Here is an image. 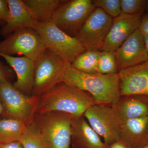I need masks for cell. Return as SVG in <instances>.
Listing matches in <instances>:
<instances>
[{
  "mask_svg": "<svg viewBox=\"0 0 148 148\" xmlns=\"http://www.w3.org/2000/svg\"><path fill=\"white\" fill-rule=\"evenodd\" d=\"M98 73L102 74L118 73L114 52H100L98 61Z\"/></svg>",
  "mask_w": 148,
  "mask_h": 148,
  "instance_id": "cell-23",
  "label": "cell"
},
{
  "mask_svg": "<svg viewBox=\"0 0 148 148\" xmlns=\"http://www.w3.org/2000/svg\"><path fill=\"white\" fill-rule=\"evenodd\" d=\"M138 29L144 36H148V13L142 15Z\"/></svg>",
  "mask_w": 148,
  "mask_h": 148,
  "instance_id": "cell-28",
  "label": "cell"
},
{
  "mask_svg": "<svg viewBox=\"0 0 148 148\" xmlns=\"http://www.w3.org/2000/svg\"><path fill=\"white\" fill-rule=\"evenodd\" d=\"M84 116L108 145L121 139L122 121L112 106L95 104L86 110Z\"/></svg>",
  "mask_w": 148,
  "mask_h": 148,
  "instance_id": "cell-9",
  "label": "cell"
},
{
  "mask_svg": "<svg viewBox=\"0 0 148 148\" xmlns=\"http://www.w3.org/2000/svg\"><path fill=\"white\" fill-rule=\"evenodd\" d=\"M142 16L138 14L121 13L113 18L101 51L114 52L133 32L138 29Z\"/></svg>",
  "mask_w": 148,
  "mask_h": 148,
  "instance_id": "cell-12",
  "label": "cell"
},
{
  "mask_svg": "<svg viewBox=\"0 0 148 148\" xmlns=\"http://www.w3.org/2000/svg\"><path fill=\"white\" fill-rule=\"evenodd\" d=\"M18 142L24 148H48L32 122L27 125Z\"/></svg>",
  "mask_w": 148,
  "mask_h": 148,
  "instance_id": "cell-22",
  "label": "cell"
},
{
  "mask_svg": "<svg viewBox=\"0 0 148 148\" xmlns=\"http://www.w3.org/2000/svg\"><path fill=\"white\" fill-rule=\"evenodd\" d=\"M38 23L51 21L57 9L66 0H23Z\"/></svg>",
  "mask_w": 148,
  "mask_h": 148,
  "instance_id": "cell-19",
  "label": "cell"
},
{
  "mask_svg": "<svg viewBox=\"0 0 148 148\" xmlns=\"http://www.w3.org/2000/svg\"><path fill=\"white\" fill-rule=\"evenodd\" d=\"M113 20L102 9L96 8L75 38L86 51H101Z\"/></svg>",
  "mask_w": 148,
  "mask_h": 148,
  "instance_id": "cell-10",
  "label": "cell"
},
{
  "mask_svg": "<svg viewBox=\"0 0 148 148\" xmlns=\"http://www.w3.org/2000/svg\"><path fill=\"white\" fill-rule=\"evenodd\" d=\"M35 63L32 95L38 97L62 82L68 63L47 49L43 51Z\"/></svg>",
  "mask_w": 148,
  "mask_h": 148,
  "instance_id": "cell-6",
  "label": "cell"
},
{
  "mask_svg": "<svg viewBox=\"0 0 148 148\" xmlns=\"http://www.w3.org/2000/svg\"><path fill=\"white\" fill-rule=\"evenodd\" d=\"M38 97L25 95L7 80H0V100L2 104L3 118L18 120L27 125L36 114Z\"/></svg>",
  "mask_w": 148,
  "mask_h": 148,
  "instance_id": "cell-4",
  "label": "cell"
},
{
  "mask_svg": "<svg viewBox=\"0 0 148 148\" xmlns=\"http://www.w3.org/2000/svg\"><path fill=\"white\" fill-rule=\"evenodd\" d=\"M120 95H148V61L120 71Z\"/></svg>",
  "mask_w": 148,
  "mask_h": 148,
  "instance_id": "cell-13",
  "label": "cell"
},
{
  "mask_svg": "<svg viewBox=\"0 0 148 148\" xmlns=\"http://www.w3.org/2000/svg\"><path fill=\"white\" fill-rule=\"evenodd\" d=\"M27 126L18 120L10 118L0 119V144L19 141Z\"/></svg>",
  "mask_w": 148,
  "mask_h": 148,
  "instance_id": "cell-20",
  "label": "cell"
},
{
  "mask_svg": "<svg viewBox=\"0 0 148 148\" xmlns=\"http://www.w3.org/2000/svg\"><path fill=\"white\" fill-rule=\"evenodd\" d=\"M121 139L132 148H143L148 145V117L122 122Z\"/></svg>",
  "mask_w": 148,
  "mask_h": 148,
  "instance_id": "cell-18",
  "label": "cell"
},
{
  "mask_svg": "<svg viewBox=\"0 0 148 148\" xmlns=\"http://www.w3.org/2000/svg\"><path fill=\"white\" fill-rule=\"evenodd\" d=\"M118 72L148 61L144 36L137 29L114 51Z\"/></svg>",
  "mask_w": 148,
  "mask_h": 148,
  "instance_id": "cell-11",
  "label": "cell"
},
{
  "mask_svg": "<svg viewBox=\"0 0 148 148\" xmlns=\"http://www.w3.org/2000/svg\"><path fill=\"white\" fill-rule=\"evenodd\" d=\"M112 106L122 122L134 119L148 117V95H120Z\"/></svg>",
  "mask_w": 148,
  "mask_h": 148,
  "instance_id": "cell-17",
  "label": "cell"
},
{
  "mask_svg": "<svg viewBox=\"0 0 148 148\" xmlns=\"http://www.w3.org/2000/svg\"><path fill=\"white\" fill-rule=\"evenodd\" d=\"M143 148H148V145L145 146V147H143Z\"/></svg>",
  "mask_w": 148,
  "mask_h": 148,
  "instance_id": "cell-35",
  "label": "cell"
},
{
  "mask_svg": "<svg viewBox=\"0 0 148 148\" xmlns=\"http://www.w3.org/2000/svg\"><path fill=\"white\" fill-rule=\"evenodd\" d=\"M15 72L16 80L14 83L15 88L26 95H32L34 86L35 61L25 57H14L0 53Z\"/></svg>",
  "mask_w": 148,
  "mask_h": 148,
  "instance_id": "cell-15",
  "label": "cell"
},
{
  "mask_svg": "<svg viewBox=\"0 0 148 148\" xmlns=\"http://www.w3.org/2000/svg\"><path fill=\"white\" fill-rule=\"evenodd\" d=\"M9 14L8 2L7 0H0V21L6 23Z\"/></svg>",
  "mask_w": 148,
  "mask_h": 148,
  "instance_id": "cell-27",
  "label": "cell"
},
{
  "mask_svg": "<svg viewBox=\"0 0 148 148\" xmlns=\"http://www.w3.org/2000/svg\"><path fill=\"white\" fill-rule=\"evenodd\" d=\"M7 1L9 14L7 21L0 30V34L6 37L24 28L35 29L38 23L23 0Z\"/></svg>",
  "mask_w": 148,
  "mask_h": 148,
  "instance_id": "cell-14",
  "label": "cell"
},
{
  "mask_svg": "<svg viewBox=\"0 0 148 148\" xmlns=\"http://www.w3.org/2000/svg\"><path fill=\"white\" fill-rule=\"evenodd\" d=\"M92 2L96 8L101 9L113 18L122 13L120 0H93Z\"/></svg>",
  "mask_w": 148,
  "mask_h": 148,
  "instance_id": "cell-25",
  "label": "cell"
},
{
  "mask_svg": "<svg viewBox=\"0 0 148 148\" xmlns=\"http://www.w3.org/2000/svg\"><path fill=\"white\" fill-rule=\"evenodd\" d=\"M144 40H145L146 50L148 54V36H144Z\"/></svg>",
  "mask_w": 148,
  "mask_h": 148,
  "instance_id": "cell-31",
  "label": "cell"
},
{
  "mask_svg": "<svg viewBox=\"0 0 148 148\" xmlns=\"http://www.w3.org/2000/svg\"><path fill=\"white\" fill-rule=\"evenodd\" d=\"M62 82L89 93L96 104L112 106L120 96L118 73H87L67 64Z\"/></svg>",
  "mask_w": 148,
  "mask_h": 148,
  "instance_id": "cell-1",
  "label": "cell"
},
{
  "mask_svg": "<svg viewBox=\"0 0 148 148\" xmlns=\"http://www.w3.org/2000/svg\"><path fill=\"white\" fill-rule=\"evenodd\" d=\"M95 8L92 0H66L57 9L51 21L75 38Z\"/></svg>",
  "mask_w": 148,
  "mask_h": 148,
  "instance_id": "cell-7",
  "label": "cell"
},
{
  "mask_svg": "<svg viewBox=\"0 0 148 148\" xmlns=\"http://www.w3.org/2000/svg\"><path fill=\"white\" fill-rule=\"evenodd\" d=\"M109 148H132L129 144L122 139L115 142L113 144L110 146Z\"/></svg>",
  "mask_w": 148,
  "mask_h": 148,
  "instance_id": "cell-29",
  "label": "cell"
},
{
  "mask_svg": "<svg viewBox=\"0 0 148 148\" xmlns=\"http://www.w3.org/2000/svg\"><path fill=\"white\" fill-rule=\"evenodd\" d=\"M3 111V108L2 104L1 102V100H0V116H1L2 114Z\"/></svg>",
  "mask_w": 148,
  "mask_h": 148,
  "instance_id": "cell-32",
  "label": "cell"
},
{
  "mask_svg": "<svg viewBox=\"0 0 148 148\" xmlns=\"http://www.w3.org/2000/svg\"><path fill=\"white\" fill-rule=\"evenodd\" d=\"M41 37L46 48L71 64L79 55L86 51L75 38L63 32L51 21L38 23L35 28Z\"/></svg>",
  "mask_w": 148,
  "mask_h": 148,
  "instance_id": "cell-5",
  "label": "cell"
},
{
  "mask_svg": "<svg viewBox=\"0 0 148 148\" xmlns=\"http://www.w3.org/2000/svg\"><path fill=\"white\" fill-rule=\"evenodd\" d=\"M100 52L86 51L77 57L71 65L80 71L87 73H97Z\"/></svg>",
  "mask_w": 148,
  "mask_h": 148,
  "instance_id": "cell-21",
  "label": "cell"
},
{
  "mask_svg": "<svg viewBox=\"0 0 148 148\" xmlns=\"http://www.w3.org/2000/svg\"><path fill=\"white\" fill-rule=\"evenodd\" d=\"M13 75V70L0 60V80H7L10 82Z\"/></svg>",
  "mask_w": 148,
  "mask_h": 148,
  "instance_id": "cell-26",
  "label": "cell"
},
{
  "mask_svg": "<svg viewBox=\"0 0 148 148\" xmlns=\"http://www.w3.org/2000/svg\"><path fill=\"white\" fill-rule=\"evenodd\" d=\"M96 104L89 93L61 82L38 97L36 113L59 112L77 117Z\"/></svg>",
  "mask_w": 148,
  "mask_h": 148,
  "instance_id": "cell-2",
  "label": "cell"
},
{
  "mask_svg": "<svg viewBox=\"0 0 148 148\" xmlns=\"http://www.w3.org/2000/svg\"><path fill=\"white\" fill-rule=\"evenodd\" d=\"M147 12V13H148V1L147 5V7H146L145 12Z\"/></svg>",
  "mask_w": 148,
  "mask_h": 148,
  "instance_id": "cell-33",
  "label": "cell"
},
{
  "mask_svg": "<svg viewBox=\"0 0 148 148\" xmlns=\"http://www.w3.org/2000/svg\"><path fill=\"white\" fill-rule=\"evenodd\" d=\"M0 148H24L18 141L0 144Z\"/></svg>",
  "mask_w": 148,
  "mask_h": 148,
  "instance_id": "cell-30",
  "label": "cell"
},
{
  "mask_svg": "<svg viewBox=\"0 0 148 148\" xmlns=\"http://www.w3.org/2000/svg\"><path fill=\"white\" fill-rule=\"evenodd\" d=\"M5 24V23H4V22H3V21H0V25H1V26H3L4 24Z\"/></svg>",
  "mask_w": 148,
  "mask_h": 148,
  "instance_id": "cell-34",
  "label": "cell"
},
{
  "mask_svg": "<svg viewBox=\"0 0 148 148\" xmlns=\"http://www.w3.org/2000/svg\"><path fill=\"white\" fill-rule=\"evenodd\" d=\"M147 2V0H120L122 13L143 15Z\"/></svg>",
  "mask_w": 148,
  "mask_h": 148,
  "instance_id": "cell-24",
  "label": "cell"
},
{
  "mask_svg": "<svg viewBox=\"0 0 148 148\" xmlns=\"http://www.w3.org/2000/svg\"><path fill=\"white\" fill-rule=\"evenodd\" d=\"M84 115L74 117L71 125V148H109Z\"/></svg>",
  "mask_w": 148,
  "mask_h": 148,
  "instance_id": "cell-16",
  "label": "cell"
},
{
  "mask_svg": "<svg viewBox=\"0 0 148 148\" xmlns=\"http://www.w3.org/2000/svg\"><path fill=\"white\" fill-rule=\"evenodd\" d=\"M74 118L59 112L36 113L32 123L48 148H71Z\"/></svg>",
  "mask_w": 148,
  "mask_h": 148,
  "instance_id": "cell-3",
  "label": "cell"
},
{
  "mask_svg": "<svg viewBox=\"0 0 148 148\" xmlns=\"http://www.w3.org/2000/svg\"><path fill=\"white\" fill-rule=\"evenodd\" d=\"M46 49L39 34L32 28L18 30L0 41V53L23 55L34 61Z\"/></svg>",
  "mask_w": 148,
  "mask_h": 148,
  "instance_id": "cell-8",
  "label": "cell"
}]
</instances>
